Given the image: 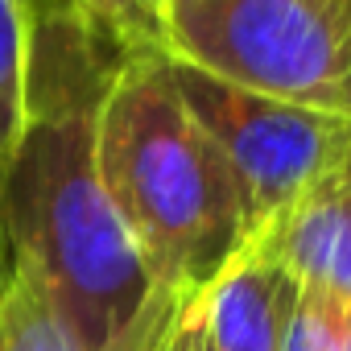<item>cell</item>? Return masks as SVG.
Returning <instances> with one entry per match:
<instances>
[{"label": "cell", "instance_id": "cell-14", "mask_svg": "<svg viewBox=\"0 0 351 351\" xmlns=\"http://www.w3.org/2000/svg\"><path fill=\"white\" fill-rule=\"evenodd\" d=\"M330 9H335L339 25H343V29H347V38H351V0H330Z\"/></svg>", "mask_w": 351, "mask_h": 351}, {"label": "cell", "instance_id": "cell-2", "mask_svg": "<svg viewBox=\"0 0 351 351\" xmlns=\"http://www.w3.org/2000/svg\"><path fill=\"white\" fill-rule=\"evenodd\" d=\"M95 169L153 289L178 306L256 240L240 173L182 104L161 54L116 71L95 116Z\"/></svg>", "mask_w": 351, "mask_h": 351}, {"label": "cell", "instance_id": "cell-7", "mask_svg": "<svg viewBox=\"0 0 351 351\" xmlns=\"http://www.w3.org/2000/svg\"><path fill=\"white\" fill-rule=\"evenodd\" d=\"M0 351H83V343L58 318L46 293L13 273L0 293Z\"/></svg>", "mask_w": 351, "mask_h": 351}, {"label": "cell", "instance_id": "cell-6", "mask_svg": "<svg viewBox=\"0 0 351 351\" xmlns=\"http://www.w3.org/2000/svg\"><path fill=\"white\" fill-rule=\"evenodd\" d=\"M265 240L302 289L351 306V145L298 195Z\"/></svg>", "mask_w": 351, "mask_h": 351}, {"label": "cell", "instance_id": "cell-13", "mask_svg": "<svg viewBox=\"0 0 351 351\" xmlns=\"http://www.w3.org/2000/svg\"><path fill=\"white\" fill-rule=\"evenodd\" d=\"M9 277H13V252H9V240H5V223H0V293H5Z\"/></svg>", "mask_w": 351, "mask_h": 351}, {"label": "cell", "instance_id": "cell-4", "mask_svg": "<svg viewBox=\"0 0 351 351\" xmlns=\"http://www.w3.org/2000/svg\"><path fill=\"white\" fill-rule=\"evenodd\" d=\"M165 66L191 116L207 128V136L240 173L256 236H265L298 203V195L351 145L347 116L223 83L169 58Z\"/></svg>", "mask_w": 351, "mask_h": 351}, {"label": "cell", "instance_id": "cell-9", "mask_svg": "<svg viewBox=\"0 0 351 351\" xmlns=\"http://www.w3.org/2000/svg\"><path fill=\"white\" fill-rule=\"evenodd\" d=\"M25 62H29L25 0H0V169H5L25 124Z\"/></svg>", "mask_w": 351, "mask_h": 351}, {"label": "cell", "instance_id": "cell-1", "mask_svg": "<svg viewBox=\"0 0 351 351\" xmlns=\"http://www.w3.org/2000/svg\"><path fill=\"white\" fill-rule=\"evenodd\" d=\"M25 124L0 169L13 273L46 293L83 351H116L161 302L95 169L99 104L136 54L38 0H25Z\"/></svg>", "mask_w": 351, "mask_h": 351}, {"label": "cell", "instance_id": "cell-12", "mask_svg": "<svg viewBox=\"0 0 351 351\" xmlns=\"http://www.w3.org/2000/svg\"><path fill=\"white\" fill-rule=\"evenodd\" d=\"M169 351H207V339H203V322H199V306L186 302L173 318V335H169Z\"/></svg>", "mask_w": 351, "mask_h": 351}, {"label": "cell", "instance_id": "cell-11", "mask_svg": "<svg viewBox=\"0 0 351 351\" xmlns=\"http://www.w3.org/2000/svg\"><path fill=\"white\" fill-rule=\"evenodd\" d=\"M178 302H169V298H161L149 314H145V322L116 347V351H169V335H173V318H178Z\"/></svg>", "mask_w": 351, "mask_h": 351}, {"label": "cell", "instance_id": "cell-8", "mask_svg": "<svg viewBox=\"0 0 351 351\" xmlns=\"http://www.w3.org/2000/svg\"><path fill=\"white\" fill-rule=\"evenodd\" d=\"M54 5L112 38L128 54H161L165 58V0H38Z\"/></svg>", "mask_w": 351, "mask_h": 351}, {"label": "cell", "instance_id": "cell-10", "mask_svg": "<svg viewBox=\"0 0 351 351\" xmlns=\"http://www.w3.org/2000/svg\"><path fill=\"white\" fill-rule=\"evenodd\" d=\"M347 318H351L347 302H339L330 293H318V289H302L281 351H343Z\"/></svg>", "mask_w": 351, "mask_h": 351}, {"label": "cell", "instance_id": "cell-5", "mask_svg": "<svg viewBox=\"0 0 351 351\" xmlns=\"http://www.w3.org/2000/svg\"><path fill=\"white\" fill-rule=\"evenodd\" d=\"M298 298V277L256 236L195 298L207 351H281Z\"/></svg>", "mask_w": 351, "mask_h": 351}, {"label": "cell", "instance_id": "cell-3", "mask_svg": "<svg viewBox=\"0 0 351 351\" xmlns=\"http://www.w3.org/2000/svg\"><path fill=\"white\" fill-rule=\"evenodd\" d=\"M165 58L351 120V38L330 0H165Z\"/></svg>", "mask_w": 351, "mask_h": 351}, {"label": "cell", "instance_id": "cell-15", "mask_svg": "<svg viewBox=\"0 0 351 351\" xmlns=\"http://www.w3.org/2000/svg\"><path fill=\"white\" fill-rule=\"evenodd\" d=\"M343 351H351V318H347V330H343Z\"/></svg>", "mask_w": 351, "mask_h": 351}]
</instances>
